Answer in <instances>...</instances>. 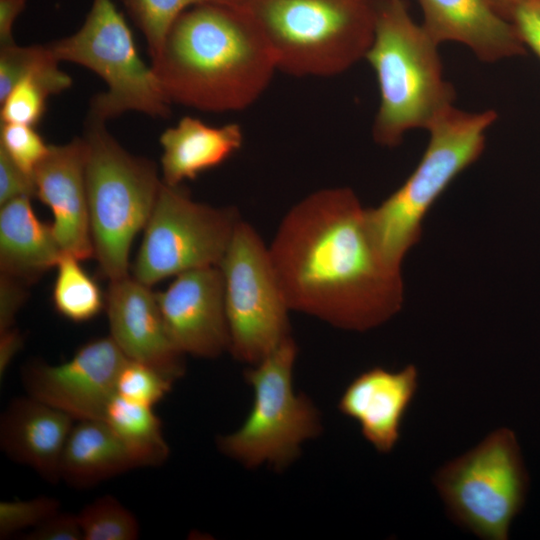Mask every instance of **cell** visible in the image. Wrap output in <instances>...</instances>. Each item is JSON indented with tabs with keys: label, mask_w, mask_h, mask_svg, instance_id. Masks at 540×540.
Wrapping results in <instances>:
<instances>
[{
	"label": "cell",
	"mask_w": 540,
	"mask_h": 540,
	"mask_svg": "<svg viewBox=\"0 0 540 540\" xmlns=\"http://www.w3.org/2000/svg\"><path fill=\"white\" fill-rule=\"evenodd\" d=\"M56 94L43 79L33 75L23 77L1 101V123L35 126L46 109V100Z\"/></svg>",
	"instance_id": "obj_27"
},
{
	"label": "cell",
	"mask_w": 540,
	"mask_h": 540,
	"mask_svg": "<svg viewBox=\"0 0 540 540\" xmlns=\"http://www.w3.org/2000/svg\"><path fill=\"white\" fill-rule=\"evenodd\" d=\"M0 331L13 327L15 314L24 300L20 282L1 274Z\"/></svg>",
	"instance_id": "obj_34"
},
{
	"label": "cell",
	"mask_w": 540,
	"mask_h": 540,
	"mask_svg": "<svg viewBox=\"0 0 540 540\" xmlns=\"http://www.w3.org/2000/svg\"><path fill=\"white\" fill-rule=\"evenodd\" d=\"M502 16L509 20L512 11L528 0H487Z\"/></svg>",
	"instance_id": "obj_37"
},
{
	"label": "cell",
	"mask_w": 540,
	"mask_h": 540,
	"mask_svg": "<svg viewBox=\"0 0 540 540\" xmlns=\"http://www.w3.org/2000/svg\"><path fill=\"white\" fill-rule=\"evenodd\" d=\"M49 45L0 47V102L26 75H34L49 83L56 94L72 85L71 77L62 71Z\"/></svg>",
	"instance_id": "obj_24"
},
{
	"label": "cell",
	"mask_w": 540,
	"mask_h": 540,
	"mask_svg": "<svg viewBox=\"0 0 540 540\" xmlns=\"http://www.w3.org/2000/svg\"><path fill=\"white\" fill-rule=\"evenodd\" d=\"M156 297L168 335L184 355L211 359L229 351L224 279L219 266L183 272Z\"/></svg>",
	"instance_id": "obj_13"
},
{
	"label": "cell",
	"mask_w": 540,
	"mask_h": 540,
	"mask_svg": "<svg viewBox=\"0 0 540 540\" xmlns=\"http://www.w3.org/2000/svg\"><path fill=\"white\" fill-rule=\"evenodd\" d=\"M495 110L467 112L455 105L427 129L429 142L406 181L379 206L368 208L373 232L387 257L401 266L422 235L430 208L453 180L479 159Z\"/></svg>",
	"instance_id": "obj_6"
},
{
	"label": "cell",
	"mask_w": 540,
	"mask_h": 540,
	"mask_svg": "<svg viewBox=\"0 0 540 540\" xmlns=\"http://www.w3.org/2000/svg\"><path fill=\"white\" fill-rule=\"evenodd\" d=\"M438 48L405 0H376L375 32L365 59L380 94L372 127L377 144L396 147L407 132L427 130L454 106L456 91L444 78Z\"/></svg>",
	"instance_id": "obj_3"
},
{
	"label": "cell",
	"mask_w": 540,
	"mask_h": 540,
	"mask_svg": "<svg viewBox=\"0 0 540 540\" xmlns=\"http://www.w3.org/2000/svg\"><path fill=\"white\" fill-rule=\"evenodd\" d=\"M136 467L132 453L104 420L78 421L63 449L60 478L87 488Z\"/></svg>",
	"instance_id": "obj_21"
},
{
	"label": "cell",
	"mask_w": 540,
	"mask_h": 540,
	"mask_svg": "<svg viewBox=\"0 0 540 540\" xmlns=\"http://www.w3.org/2000/svg\"><path fill=\"white\" fill-rule=\"evenodd\" d=\"M19 197H36L34 178L0 148V205Z\"/></svg>",
	"instance_id": "obj_31"
},
{
	"label": "cell",
	"mask_w": 540,
	"mask_h": 540,
	"mask_svg": "<svg viewBox=\"0 0 540 540\" xmlns=\"http://www.w3.org/2000/svg\"><path fill=\"white\" fill-rule=\"evenodd\" d=\"M421 23L438 44L467 46L482 62L494 63L526 51L512 23L487 0H418Z\"/></svg>",
	"instance_id": "obj_17"
},
{
	"label": "cell",
	"mask_w": 540,
	"mask_h": 540,
	"mask_svg": "<svg viewBox=\"0 0 540 540\" xmlns=\"http://www.w3.org/2000/svg\"><path fill=\"white\" fill-rule=\"evenodd\" d=\"M84 138L94 258L112 281L128 275L131 244L145 227L163 181L156 165L127 152L105 123L87 119Z\"/></svg>",
	"instance_id": "obj_5"
},
{
	"label": "cell",
	"mask_w": 540,
	"mask_h": 540,
	"mask_svg": "<svg viewBox=\"0 0 540 540\" xmlns=\"http://www.w3.org/2000/svg\"><path fill=\"white\" fill-rule=\"evenodd\" d=\"M30 199H13L0 210L1 273L26 282L56 267L63 253L52 224L38 219Z\"/></svg>",
	"instance_id": "obj_20"
},
{
	"label": "cell",
	"mask_w": 540,
	"mask_h": 540,
	"mask_svg": "<svg viewBox=\"0 0 540 540\" xmlns=\"http://www.w3.org/2000/svg\"><path fill=\"white\" fill-rule=\"evenodd\" d=\"M241 220L234 207H213L162 182L133 267L151 286L183 272L219 266Z\"/></svg>",
	"instance_id": "obj_11"
},
{
	"label": "cell",
	"mask_w": 540,
	"mask_h": 540,
	"mask_svg": "<svg viewBox=\"0 0 540 540\" xmlns=\"http://www.w3.org/2000/svg\"><path fill=\"white\" fill-rule=\"evenodd\" d=\"M268 248L291 311L363 332L402 307L401 266L383 251L368 208L350 188H323L302 198Z\"/></svg>",
	"instance_id": "obj_1"
},
{
	"label": "cell",
	"mask_w": 540,
	"mask_h": 540,
	"mask_svg": "<svg viewBox=\"0 0 540 540\" xmlns=\"http://www.w3.org/2000/svg\"><path fill=\"white\" fill-rule=\"evenodd\" d=\"M225 2H226L228 5H232V6H233V5L237 2V0H225Z\"/></svg>",
	"instance_id": "obj_38"
},
{
	"label": "cell",
	"mask_w": 540,
	"mask_h": 540,
	"mask_svg": "<svg viewBox=\"0 0 540 540\" xmlns=\"http://www.w3.org/2000/svg\"><path fill=\"white\" fill-rule=\"evenodd\" d=\"M75 420L30 396L10 401L0 419V447L13 461L57 483L64 446Z\"/></svg>",
	"instance_id": "obj_18"
},
{
	"label": "cell",
	"mask_w": 540,
	"mask_h": 540,
	"mask_svg": "<svg viewBox=\"0 0 540 540\" xmlns=\"http://www.w3.org/2000/svg\"><path fill=\"white\" fill-rule=\"evenodd\" d=\"M20 536L24 540H84L77 514L60 511Z\"/></svg>",
	"instance_id": "obj_32"
},
{
	"label": "cell",
	"mask_w": 540,
	"mask_h": 540,
	"mask_svg": "<svg viewBox=\"0 0 540 540\" xmlns=\"http://www.w3.org/2000/svg\"><path fill=\"white\" fill-rule=\"evenodd\" d=\"M242 143L243 132L237 123L214 127L186 116L160 136L162 181L179 186L184 180L195 179L227 160Z\"/></svg>",
	"instance_id": "obj_19"
},
{
	"label": "cell",
	"mask_w": 540,
	"mask_h": 540,
	"mask_svg": "<svg viewBox=\"0 0 540 540\" xmlns=\"http://www.w3.org/2000/svg\"><path fill=\"white\" fill-rule=\"evenodd\" d=\"M60 502L48 496L0 502V539L34 528L60 510Z\"/></svg>",
	"instance_id": "obj_30"
},
{
	"label": "cell",
	"mask_w": 540,
	"mask_h": 540,
	"mask_svg": "<svg viewBox=\"0 0 540 540\" xmlns=\"http://www.w3.org/2000/svg\"><path fill=\"white\" fill-rule=\"evenodd\" d=\"M298 348L291 336L244 372L253 403L241 426L216 439L222 454L246 468L285 469L322 431L317 407L293 385Z\"/></svg>",
	"instance_id": "obj_7"
},
{
	"label": "cell",
	"mask_w": 540,
	"mask_h": 540,
	"mask_svg": "<svg viewBox=\"0 0 540 540\" xmlns=\"http://www.w3.org/2000/svg\"><path fill=\"white\" fill-rule=\"evenodd\" d=\"M87 144L76 137L50 145L33 178L36 197L52 214V228L63 253L80 261L94 258L86 186Z\"/></svg>",
	"instance_id": "obj_15"
},
{
	"label": "cell",
	"mask_w": 540,
	"mask_h": 540,
	"mask_svg": "<svg viewBox=\"0 0 540 540\" xmlns=\"http://www.w3.org/2000/svg\"><path fill=\"white\" fill-rule=\"evenodd\" d=\"M104 421L126 445L139 467H156L169 457L170 449L153 407L116 394L107 407Z\"/></svg>",
	"instance_id": "obj_22"
},
{
	"label": "cell",
	"mask_w": 540,
	"mask_h": 540,
	"mask_svg": "<svg viewBox=\"0 0 540 540\" xmlns=\"http://www.w3.org/2000/svg\"><path fill=\"white\" fill-rule=\"evenodd\" d=\"M278 70L304 77L345 72L373 41L376 0H237Z\"/></svg>",
	"instance_id": "obj_4"
},
{
	"label": "cell",
	"mask_w": 540,
	"mask_h": 540,
	"mask_svg": "<svg viewBox=\"0 0 540 540\" xmlns=\"http://www.w3.org/2000/svg\"><path fill=\"white\" fill-rule=\"evenodd\" d=\"M27 0H0V47L15 44L13 26Z\"/></svg>",
	"instance_id": "obj_35"
},
{
	"label": "cell",
	"mask_w": 540,
	"mask_h": 540,
	"mask_svg": "<svg viewBox=\"0 0 540 540\" xmlns=\"http://www.w3.org/2000/svg\"><path fill=\"white\" fill-rule=\"evenodd\" d=\"M143 33L151 61L160 54L167 35L187 9L206 3L227 4L225 0H120ZM228 5V4H227Z\"/></svg>",
	"instance_id": "obj_25"
},
{
	"label": "cell",
	"mask_w": 540,
	"mask_h": 540,
	"mask_svg": "<svg viewBox=\"0 0 540 540\" xmlns=\"http://www.w3.org/2000/svg\"><path fill=\"white\" fill-rule=\"evenodd\" d=\"M509 21L523 45L540 58V0H528L517 6Z\"/></svg>",
	"instance_id": "obj_33"
},
{
	"label": "cell",
	"mask_w": 540,
	"mask_h": 540,
	"mask_svg": "<svg viewBox=\"0 0 540 540\" xmlns=\"http://www.w3.org/2000/svg\"><path fill=\"white\" fill-rule=\"evenodd\" d=\"M418 385L415 365L399 371L372 367L350 382L338 408L359 424L363 437L378 452L389 453L400 440L402 422Z\"/></svg>",
	"instance_id": "obj_16"
},
{
	"label": "cell",
	"mask_w": 540,
	"mask_h": 540,
	"mask_svg": "<svg viewBox=\"0 0 540 540\" xmlns=\"http://www.w3.org/2000/svg\"><path fill=\"white\" fill-rule=\"evenodd\" d=\"M84 540H135L140 526L134 514L118 499L104 495L78 514Z\"/></svg>",
	"instance_id": "obj_26"
},
{
	"label": "cell",
	"mask_w": 540,
	"mask_h": 540,
	"mask_svg": "<svg viewBox=\"0 0 540 540\" xmlns=\"http://www.w3.org/2000/svg\"><path fill=\"white\" fill-rule=\"evenodd\" d=\"M48 45L59 61L86 67L106 83L107 90L92 98L87 119L106 123L128 111L169 117L171 102L113 0H93L76 32Z\"/></svg>",
	"instance_id": "obj_8"
},
{
	"label": "cell",
	"mask_w": 540,
	"mask_h": 540,
	"mask_svg": "<svg viewBox=\"0 0 540 540\" xmlns=\"http://www.w3.org/2000/svg\"><path fill=\"white\" fill-rule=\"evenodd\" d=\"M151 67L171 104L207 112L247 108L277 70L267 43L244 13L221 3L184 11Z\"/></svg>",
	"instance_id": "obj_2"
},
{
	"label": "cell",
	"mask_w": 540,
	"mask_h": 540,
	"mask_svg": "<svg viewBox=\"0 0 540 540\" xmlns=\"http://www.w3.org/2000/svg\"><path fill=\"white\" fill-rule=\"evenodd\" d=\"M110 337L130 360L144 363L176 381L185 355L166 330L156 293L134 277L110 281L105 295Z\"/></svg>",
	"instance_id": "obj_14"
},
{
	"label": "cell",
	"mask_w": 540,
	"mask_h": 540,
	"mask_svg": "<svg viewBox=\"0 0 540 540\" xmlns=\"http://www.w3.org/2000/svg\"><path fill=\"white\" fill-rule=\"evenodd\" d=\"M174 382L144 363L127 359L117 377L116 394L153 407L171 391Z\"/></svg>",
	"instance_id": "obj_28"
},
{
	"label": "cell",
	"mask_w": 540,
	"mask_h": 540,
	"mask_svg": "<svg viewBox=\"0 0 540 540\" xmlns=\"http://www.w3.org/2000/svg\"><path fill=\"white\" fill-rule=\"evenodd\" d=\"M34 126L1 123L0 148L27 174L33 177L38 164L49 151Z\"/></svg>",
	"instance_id": "obj_29"
},
{
	"label": "cell",
	"mask_w": 540,
	"mask_h": 540,
	"mask_svg": "<svg viewBox=\"0 0 540 540\" xmlns=\"http://www.w3.org/2000/svg\"><path fill=\"white\" fill-rule=\"evenodd\" d=\"M219 267L224 279L229 351L249 366L291 337L290 310L269 248L256 229L240 220Z\"/></svg>",
	"instance_id": "obj_10"
},
{
	"label": "cell",
	"mask_w": 540,
	"mask_h": 540,
	"mask_svg": "<svg viewBox=\"0 0 540 540\" xmlns=\"http://www.w3.org/2000/svg\"><path fill=\"white\" fill-rule=\"evenodd\" d=\"M56 268L52 300L57 312L74 322L88 321L97 316L105 307V296L81 267L80 260L62 253Z\"/></svg>",
	"instance_id": "obj_23"
},
{
	"label": "cell",
	"mask_w": 540,
	"mask_h": 540,
	"mask_svg": "<svg viewBox=\"0 0 540 540\" xmlns=\"http://www.w3.org/2000/svg\"><path fill=\"white\" fill-rule=\"evenodd\" d=\"M127 359L110 336L98 338L61 364H28L22 370V384L27 395L77 422L104 420L116 395L118 374Z\"/></svg>",
	"instance_id": "obj_12"
},
{
	"label": "cell",
	"mask_w": 540,
	"mask_h": 540,
	"mask_svg": "<svg viewBox=\"0 0 540 540\" xmlns=\"http://www.w3.org/2000/svg\"><path fill=\"white\" fill-rule=\"evenodd\" d=\"M23 345L21 333L14 327L0 331V379H2L15 355Z\"/></svg>",
	"instance_id": "obj_36"
},
{
	"label": "cell",
	"mask_w": 540,
	"mask_h": 540,
	"mask_svg": "<svg viewBox=\"0 0 540 540\" xmlns=\"http://www.w3.org/2000/svg\"><path fill=\"white\" fill-rule=\"evenodd\" d=\"M433 483L449 517L485 540H507L524 505L528 474L515 433L500 427L439 468Z\"/></svg>",
	"instance_id": "obj_9"
}]
</instances>
